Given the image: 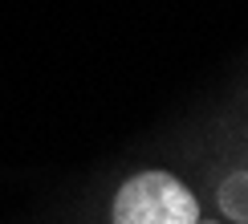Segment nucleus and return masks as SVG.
<instances>
[{
  "label": "nucleus",
  "mask_w": 248,
  "mask_h": 224,
  "mask_svg": "<svg viewBox=\"0 0 248 224\" xmlns=\"http://www.w3.org/2000/svg\"><path fill=\"white\" fill-rule=\"evenodd\" d=\"M220 208L236 224H248V171H236L220 183Z\"/></svg>",
  "instance_id": "2"
},
{
  "label": "nucleus",
  "mask_w": 248,
  "mask_h": 224,
  "mask_svg": "<svg viewBox=\"0 0 248 224\" xmlns=\"http://www.w3.org/2000/svg\"><path fill=\"white\" fill-rule=\"evenodd\" d=\"M114 224H200V204L167 171H142L114 196Z\"/></svg>",
  "instance_id": "1"
}]
</instances>
